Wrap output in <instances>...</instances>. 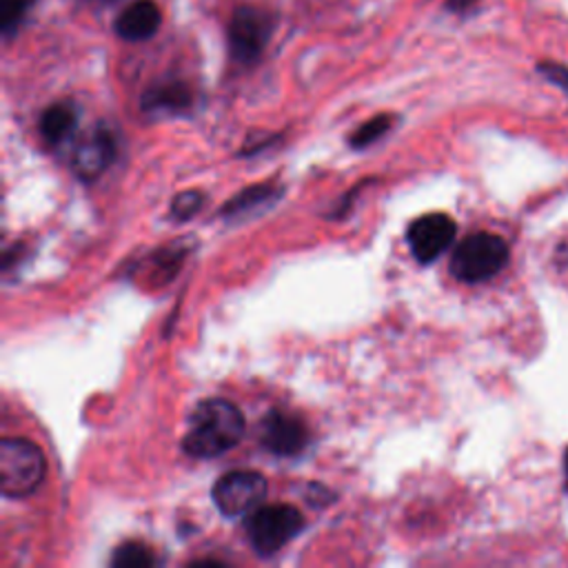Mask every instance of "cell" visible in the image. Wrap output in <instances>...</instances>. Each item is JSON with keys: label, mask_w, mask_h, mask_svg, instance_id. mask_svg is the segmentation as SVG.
Segmentation results:
<instances>
[{"label": "cell", "mask_w": 568, "mask_h": 568, "mask_svg": "<svg viewBox=\"0 0 568 568\" xmlns=\"http://www.w3.org/2000/svg\"><path fill=\"white\" fill-rule=\"evenodd\" d=\"M245 435V418L236 405L223 398L203 400L192 418L182 440V448L198 459H209L234 448Z\"/></svg>", "instance_id": "obj_1"}, {"label": "cell", "mask_w": 568, "mask_h": 568, "mask_svg": "<svg viewBox=\"0 0 568 568\" xmlns=\"http://www.w3.org/2000/svg\"><path fill=\"white\" fill-rule=\"evenodd\" d=\"M47 462L38 444L23 438L0 442V491L10 500L32 496L45 480Z\"/></svg>", "instance_id": "obj_2"}, {"label": "cell", "mask_w": 568, "mask_h": 568, "mask_svg": "<svg viewBox=\"0 0 568 568\" xmlns=\"http://www.w3.org/2000/svg\"><path fill=\"white\" fill-rule=\"evenodd\" d=\"M511 249L498 234L478 231L466 236L451 258V273L466 284L493 280L509 264Z\"/></svg>", "instance_id": "obj_3"}, {"label": "cell", "mask_w": 568, "mask_h": 568, "mask_svg": "<svg viewBox=\"0 0 568 568\" xmlns=\"http://www.w3.org/2000/svg\"><path fill=\"white\" fill-rule=\"evenodd\" d=\"M303 529L305 518L292 504L258 507L247 520L249 542L262 557H271L282 550Z\"/></svg>", "instance_id": "obj_4"}, {"label": "cell", "mask_w": 568, "mask_h": 568, "mask_svg": "<svg viewBox=\"0 0 568 568\" xmlns=\"http://www.w3.org/2000/svg\"><path fill=\"white\" fill-rule=\"evenodd\" d=\"M266 478L258 470H231L223 476L212 496L225 518H242L262 507L266 498Z\"/></svg>", "instance_id": "obj_5"}, {"label": "cell", "mask_w": 568, "mask_h": 568, "mask_svg": "<svg viewBox=\"0 0 568 568\" xmlns=\"http://www.w3.org/2000/svg\"><path fill=\"white\" fill-rule=\"evenodd\" d=\"M275 30V16L255 8L236 10L229 25L231 54L238 63H253L262 56Z\"/></svg>", "instance_id": "obj_6"}, {"label": "cell", "mask_w": 568, "mask_h": 568, "mask_svg": "<svg viewBox=\"0 0 568 568\" xmlns=\"http://www.w3.org/2000/svg\"><path fill=\"white\" fill-rule=\"evenodd\" d=\"M455 234H457V225L451 216L427 214L411 223L407 231V240L413 258L422 264H431L453 245Z\"/></svg>", "instance_id": "obj_7"}, {"label": "cell", "mask_w": 568, "mask_h": 568, "mask_svg": "<svg viewBox=\"0 0 568 568\" xmlns=\"http://www.w3.org/2000/svg\"><path fill=\"white\" fill-rule=\"evenodd\" d=\"M260 442L280 457H296L309 444L307 424L287 411H271L260 424Z\"/></svg>", "instance_id": "obj_8"}, {"label": "cell", "mask_w": 568, "mask_h": 568, "mask_svg": "<svg viewBox=\"0 0 568 568\" xmlns=\"http://www.w3.org/2000/svg\"><path fill=\"white\" fill-rule=\"evenodd\" d=\"M114 156L116 138L105 125H101L76 147L71 158L73 173L82 180H96L112 164Z\"/></svg>", "instance_id": "obj_9"}, {"label": "cell", "mask_w": 568, "mask_h": 568, "mask_svg": "<svg viewBox=\"0 0 568 568\" xmlns=\"http://www.w3.org/2000/svg\"><path fill=\"white\" fill-rule=\"evenodd\" d=\"M160 30V10L154 0H136L118 19L116 34L129 43H143Z\"/></svg>", "instance_id": "obj_10"}, {"label": "cell", "mask_w": 568, "mask_h": 568, "mask_svg": "<svg viewBox=\"0 0 568 568\" xmlns=\"http://www.w3.org/2000/svg\"><path fill=\"white\" fill-rule=\"evenodd\" d=\"M194 105V93L184 82H162L143 96V110L149 114H182Z\"/></svg>", "instance_id": "obj_11"}, {"label": "cell", "mask_w": 568, "mask_h": 568, "mask_svg": "<svg viewBox=\"0 0 568 568\" xmlns=\"http://www.w3.org/2000/svg\"><path fill=\"white\" fill-rule=\"evenodd\" d=\"M78 125V112L71 103H56L52 107H47L41 116V123H38V129H41V136L47 145H60L65 143L73 129Z\"/></svg>", "instance_id": "obj_12"}, {"label": "cell", "mask_w": 568, "mask_h": 568, "mask_svg": "<svg viewBox=\"0 0 568 568\" xmlns=\"http://www.w3.org/2000/svg\"><path fill=\"white\" fill-rule=\"evenodd\" d=\"M282 194L280 186L273 184H255L240 192L234 201H229L223 207V218H238V216H249L251 212H255L258 207H269L273 201H277Z\"/></svg>", "instance_id": "obj_13"}, {"label": "cell", "mask_w": 568, "mask_h": 568, "mask_svg": "<svg viewBox=\"0 0 568 568\" xmlns=\"http://www.w3.org/2000/svg\"><path fill=\"white\" fill-rule=\"evenodd\" d=\"M156 561L154 550L140 542H125L112 555V566L116 568H149Z\"/></svg>", "instance_id": "obj_14"}, {"label": "cell", "mask_w": 568, "mask_h": 568, "mask_svg": "<svg viewBox=\"0 0 568 568\" xmlns=\"http://www.w3.org/2000/svg\"><path fill=\"white\" fill-rule=\"evenodd\" d=\"M394 118L389 114H380L371 121H366L353 136H351V147L353 149H364L373 145L375 140H380L389 129H391Z\"/></svg>", "instance_id": "obj_15"}, {"label": "cell", "mask_w": 568, "mask_h": 568, "mask_svg": "<svg viewBox=\"0 0 568 568\" xmlns=\"http://www.w3.org/2000/svg\"><path fill=\"white\" fill-rule=\"evenodd\" d=\"M184 253H186V249H182V247H178V249L175 247H167V249H162V251H158L154 255V260H151L154 280L160 282V287L178 273Z\"/></svg>", "instance_id": "obj_16"}, {"label": "cell", "mask_w": 568, "mask_h": 568, "mask_svg": "<svg viewBox=\"0 0 568 568\" xmlns=\"http://www.w3.org/2000/svg\"><path fill=\"white\" fill-rule=\"evenodd\" d=\"M32 3L34 0H0V27H3L5 36L14 34Z\"/></svg>", "instance_id": "obj_17"}, {"label": "cell", "mask_w": 568, "mask_h": 568, "mask_svg": "<svg viewBox=\"0 0 568 568\" xmlns=\"http://www.w3.org/2000/svg\"><path fill=\"white\" fill-rule=\"evenodd\" d=\"M203 205H205L203 192H182L171 203V218L184 223L189 218H194L203 209Z\"/></svg>", "instance_id": "obj_18"}, {"label": "cell", "mask_w": 568, "mask_h": 568, "mask_svg": "<svg viewBox=\"0 0 568 568\" xmlns=\"http://www.w3.org/2000/svg\"><path fill=\"white\" fill-rule=\"evenodd\" d=\"M537 71L553 84H557L559 89H564L568 93V67L559 65V63H539Z\"/></svg>", "instance_id": "obj_19"}, {"label": "cell", "mask_w": 568, "mask_h": 568, "mask_svg": "<svg viewBox=\"0 0 568 568\" xmlns=\"http://www.w3.org/2000/svg\"><path fill=\"white\" fill-rule=\"evenodd\" d=\"M473 5H476V0H448V3H446V8H448L451 12H466V10H470Z\"/></svg>", "instance_id": "obj_20"}, {"label": "cell", "mask_w": 568, "mask_h": 568, "mask_svg": "<svg viewBox=\"0 0 568 568\" xmlns=\"http://www.w3.org/2000/svg\"><path fill=\"white\" fill-rule=\"evenodd\" d=\"M564 473H566V485H568V448L564 453Z\"/></svg>", "instance_id": "obj_21"}]
</instances>
